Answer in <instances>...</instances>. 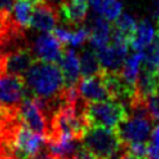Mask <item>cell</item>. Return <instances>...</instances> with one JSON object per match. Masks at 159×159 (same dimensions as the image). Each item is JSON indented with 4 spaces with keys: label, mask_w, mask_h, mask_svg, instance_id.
I'll use <instances>...</instances> for the list:
<instances>
[{
    "label": "cell",
    "mask_w": 159,
    "mask_h": 159,
    "mask_svg": "<svg viewBox=\"0 0 159 159\" xmlns=\"http://www.w3.org/2000/svg\"><path fill=\"white\" fill-rule=\"evenodd\" d=\"M84 116L88 125H98L116 129L117 125L128 117L127 107L119 101H99L86 104Z\"/></svg>",
    "instance_id": "2"
},
{
    "label": "cell",
    "mask_w": 159,
    "mask_h": 159,
    "mask_svg": "<svg viewBox=\"0 0 159 159\" xmlns=\"http://www.w3.org/2000/svg\"><path fill=\"white\" fill-rule=\"evenodd\" d=\"M128 43L124 41L112 40V42L106 46L97 48V56L101 63V67L106 71H120L127 55H128Z\"/></svg>",
    "instance_id": "6"
},
{
    "label": "cell",
    "mask_w": 159,
    "mask_h": 159,
    "mask_svg": "<svg viewBox=\"0 0 159 159\" xmlns=\"http://www.w3.org/2000/svg\"><path fill=\"white\" fill-rule=\"evenodd\" d=\"M158 25V30H157V32H155V40H154V42L158 45V47H159V24H157Z\"/></svg>",
    "instance_id": "31"
},
{
    "label": "cell",
    "mask_w": 159,
    "mask_h": 159,
    "mask_svg": "<svg viewBox=\"0 0 159 159\" xmlns=\"http://www.w3.org/2000/svg\"><path fill=\"white\" fill-rule=\"evenodd\" d=\"M77 88L80 97L87 103L111 99L108 89L102 80L101 73L88 77H82V80H80L77 83Z\"/></svg>",
    "instance_id": "8"
},
{
    "label": "cell",
    "mask_w": 159,
    "mask_h": 159,
    "mask_svg": "<svg viewBox=\"0 0 159 159\" xmlns=\"http://www.w3.org/2000/svg\"><path fill=\"white\" fill-rule=\"evenodd\" d=\"M52 34L55 35V37L62 43V45H68L70 42V39H71V34L72 31L68 30V29H65V27H55L52 30Z\"/></svg>",
    "instance_id": "25"
},
{
    "label": "cell",
    "mask_w": 159,
    "mask_h": 159,
    "mask_svg": "<svg viewBox=\"0 0 159 159\" xmlns=\"http://www.w3.org/2000/svg\"><path fill=\"white\" fill-rule=\"evenodd\" d=\"M72 159H99L98 157H96L91 150H88L83 144L82 147L77 150V153L75 154V157Z\"/></svg>",
    "instance_id": "26"
},
{
    "label": "cell",
    "mask_w": 159,
    "mask_h": 159,
    "mask_svg": "<svg viewBox=\"0 0 159 159\" xmlns=\"http://www.w3.org/2000/svg\"><path fill=\"white\" fill-rule=\"evenodd\" d=\"M15 0H0V15L10 16Z\"/></svg>",
    "instance_id": "27"
},
{
    "label": "cell",
    "mask_w": 159,
    "mask_h": 159,
    "mask_svg": "<svg viewBox=\"0 0 159 159\" xmlns=\"http://www.w3.org/2000/svg\"><path fill=\"white\" fill-rule=\"evenodd\" d=\"M153 123L150 117L128 114V117L117 125L116 132L124 145L133 142H147L152 134Z\"/></svg>",
    "instance_id": "4"
},
{
    "label": "cell",
    "mask_w": 159,
    "mask_h": 159,
    "mask_svg": "<svg viewBox=\"0 0 159 159\" xmlns=\"http://www.w3.org/2000/svg\"><path fill=\"white\" fill-rule=\"evenodd\" d=\"M159 92V72L157 67L142 62L137 82H135V94L147 98L150 94Z\"/></svg>",
    "instance_id": "12"
},
{
    "label": "cell",
    "mask_w": 159,
    "mask_h": 159,
    "mask_svg": "<svg viewBox=\"0 0 159 159\" xmlns=\"http://www.w3.org/2000/svg\"><path fill=\"white\" fill-rule=\"evenodd\" d=\"M120 159H147V158H137V157H134V155H132V154H129L127 150L123 153V155L120 157Z\"/></svg>",
    "instance_id": "30"
},
{
    "label": "cell",
    "mask_w": 159,
    "mask_h": 159,
    "mask_svg": "<svg viewBox=\"0 0 159 159\" xmlns=\"http://www.w3.org/2000/svg\"><path fill=\"white\" fill-rule=\"evenodd\" d=\"M123 4L119 0H102L101 15L108 21H114L122 14Z\"/></svg>",
    "instance_id": "19"
},
{
    "label": "cell",
    "mask_w": 159,
    "mask_h": 159,
    "mask_svg": "<svg viewBox=\"0 0 159 159\" xmlns=\"http://www.w3.org/2000/svg\"><path fill=\"white\" fill-rule=\"evenodd\" d=\"M57 21V6L52 5L48 1H43L41 4L35 5L30 21V27L42 32H51L56 27Z\"/></svg>",
    "instance_id": "10"
},
{
    "label": "cell",
    "mask_w": 159,
    "mask_h": 159,
    "mask_svg": "<svg viewBox=\"0 0 159 159\" xmlns=\"http://www.w3.org/2000/svg\"><path fill=\"white\" fill-rule=\"evenodd\" d=\"M111 40V25L106 17L98 15L91 21L89 27V43L94 50L106 46Z\"/></svg>",
    "instance_id": "14"
},
{
    "label": "cell",
    "mask_w": 159,
    "mask_h": 159,
    "mask_svg": "<svg viewBox=\"0 0 159 159\" xmlns=\"http://www.w3.org/2000/svg\"><path fill=\"white\" fill-rule=\"evenodd\" d=\"M155 37V31L153 24L148 19H143L137 24L134 37L130 42V47L135 51H143L147 46H149Z\"/></svg>",
    "instance_id": "15"
},
{
    "label": "cell",
    "mask_w": 159,
    "mask_h": 159,
    "mask_svg": "<svg viewBox=\"0 0 159 159\" xmlns=\"http://www.w3.org/2000/svg\"><path fill=\"white\" fill-rule=\"evenodd\" d=\"M143 52H144L143 62L158 68V66H159V47H158V45L155 42H152L149 46H147L143 50Z\"/></svg>",
    "instance_id": "21"
},
{
    "label": "cell",
    "mask_w": 159,
    "mask_h": 159,
    "mask_svg": "<svg viewBox=\"0 0 159 159\" xmlns=\"http://www.w3.org/2000/svg\"><path fill=\"white\" fill-rule=\"evenodd\" d=\"M148 159H159V124L152 130L148 143Z\"/></svg>",
    "instance_id": "23"
},
{
    "label": "cell",
    "mask_w": 159,
    "mask_h": 159,
    "mask_svg": "<svg viewBox=\"0 0 159 159\" xmlns=\"http://www.w3.org/2000/svg\"><path fill=\"white\" fill-rule=\"evenodd\" d=\"M143 58H144V52L143 51H137L132 55H129L122 68H120V75L123 76V78L132 86L135 87V82H137V77H138V72H139V68H140V65L143 62Z\"/></svg>",
    "instance_id": "17"
},
{
    "label": "cell",
    "mask_w": 159,
    "mask_h": 159,
    "mask_svg": "<svg viewBox=\"0 0 159 159\" xmlns=\"http://www.w3.org/2000/svg\"><path fill=\"white\" fill-rule=\"evenodd\" d=\"M88 1H89V4L92 5L93 10H94L98 15H101V10H102V0H88Z\"/></svg>",
    "instance_id": "29"
},
{
    "label": "cell",
    "mask_w": 159,
    "mask_h": 159,
    "mask_svg": "<svg viewBox=\"0 0 159 159\" xmlns=\"http://www.w3.org/2000/svg\"><path fill=\"white\" fill-rule=\"evenodd\" d=\"M19 118L21 123L27 127L30 130L47 137L48 134V119L46 114L42 112L40 106L37 104L34 96H26L24 101L20 103L19 109Z\"/></svg>",
    "instance_id": "5"
},
{
    "label": "cell",
    "mask_w": 159,
    "mask_h": 159,
    "mask_svg": "<svg viewBox=\"0 0 159 159\" xmlns=\"http://www.w3.org/2000/svg\"><path fill=\"white\" fill-rule=\"evenodd\" d=\"M150 10H152V15L155 19L157 24H159V0H152Z\"/></svg>",
    "instance_id": "28"
},
{
    "label": "cell",
    "mask_w": 159,
    "mask_h": 159,
    "mask_svg": "<svg viewBox=\"0 0 159 159\" xmlns=\"http://www.w3.org/2000/svg\"><path fill=\"white\" fill-rule=\"evenodd\" d=\"M26 96L27 87L24 76L0 72V107L17 111Z\"/></svg>",
    "instance_id": "3"
},
{
    "label": "cell",
    "mask_w": 159,
    "mask_h": 159,
    "mask_svg": "<svg viewBox=\"0 0 159 159\" xmlns=\"http://www.w3.org/2000/svg\"><path fill=\"white\" fill-rule=\"evenodd\" d=\"M32 4L29 0H15L14 7L11 10L12 21L22 29L30 27V21L32 16Z\"/></svg>",
    "instance_id": "18"
},
{
    "label": "cell",
    "mask_w": 159,
    "mask_h": 159,
    "mask_svg": "<svg viewBox=\"0 0 159 159\" xmlns=\"http://www.w3.org/2000/svg\"><path fill=\"white\" fill-rule=\"evenodd\" d=\"M34 53L36 58L46 62H60L62 53L65 51V45H62L53 34L43 32L37 36L34 43Z\"/></svg>",
    "instance_id": "7"
},
{
    "label": "cell",
    "mask_w": 159,
    "mask_h": 159,
    "mask_svg": "<svg viewBox=\"0 0 159 159\" xmlns=\"http://www.w3.org/2000/svg\"><path fill=\"white\" fill-rule=\"evenodd\" d=\"M158 72H159V66H158Z\"/></svg>",
    "instance_id": "32"
},
{
    "label": "cell",
    "mask_w": 159,
    "mask_h": 159,
    "mask_svg": "<svg viewBox=\"0 0 159 159\" xmlns=\"http://www.w3.org/2000/svg\"><path fill=\"white\" fill-rule=\"evenodd\" d=\"M82 144L99 159H120L125 152L116 129L89 125L82 137Z\"/></svg>",
    "instance_id": "1"
},
{
    "label": "cell",
    "mask_w": 159,
    "mask_h": 159,
    "mask_svg": "<svg viewBox=\"0 0 159 159\" xmlns=\"http://www.w3.org/2000/svg\"><path fill=\"white\" fill-rule=\"evenodd\" d=\"M80 67L82 77L98 75L102 72V67L94 48H83L80 53Z\"/></svg>",
    "instance_id": "16"
},
{
    "label": "cell",
    "mask_w": 159,
    "mask_h": 159,
    "mask_svg": "<svg viewBox=\"0 0 159 159\" xmlns=\"http://www.w3.org/2000/svg\"><path fill=\"white\" fill-rule=\"evenodd\" d=\"M125 150L137 158H147L148 159V143L147 142L128 143V144H125Z\"/></svg>",
    "instance_id": "22"
},
{
    "label": "cell",
    "mask_w": 159,
    "mask_h": 159,
    "mask_svg": "<svg viewBox=\"0 0 159 159\" xmlns=\"http://www.w3.org/2000/svg\"><path fill=\"white\" fill-rule=\"evenodd\" d=\"M61 71L65 78L66 87L77 86L81 75L80 67V57L73 48H65L62 57L60 60Z\"/></svg>",
    "instance_id": "13"
},
{
    "label": "cell",
    "mask_w": 159,
    "mask_h": 159,
    "mask_svg": "<svg viewBox=\"0 0 159 159\" xmlns=\"http://www.w3.org/2000/svg\"><path fill=\"white\" fill-rule=\"evenodd\" d=\"M86 0H63L57 5L58 19L68 26H81L87 16Z\"/></svg>",
    "instance_id": "11"
},
{
    "label": "cell",
    "mask_w": 159,
    "mask_h": 159,
    "mask_svg": "<svg viewBox=\"0 0 159 159\" xmlns=\"http://www.w3.org/2000/svg\"><path fill=\"white\" fill-rule=\"evenodd\" d=\"M88 39H89V27L81 25V26H77V30L72 31L68 45L77 47L83 45L86 41H88Z\"/></svg>",
    "instance_id": "20"
},
{
    "label": "cell",
    "mask_w": 159,
    "mask_h": 159,
    "mask_svg": "<svg viewBox=\"0 0 159 159\" xmlns=\"http://www.w3.org/2000/svg\"><path fill=\"white\" fill-rule=\"evenodd\" d=\"M147 102V109L153 122L159 120V92L150 94L145 98Z\"/></svg>",
    "instance_id": "24"
},
{
    "label": "cell",
    "mask_w": 159,
    "mask_h": 159,
    "mask_svg": "<svg viewBox=\"0 0 159 159\" xmlns=\"http://www.w3.org/2000/svg\"><path fill=\"white\" fill-rule=\"evenodd\" d=\"M82 147V140L67 135L46 138V150L51 159H72Z\"/></svg>",
    "instance_id": "9"
}]
</instances>
